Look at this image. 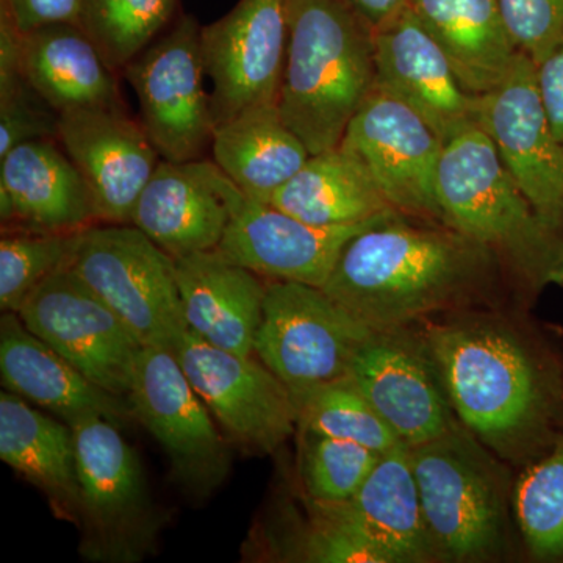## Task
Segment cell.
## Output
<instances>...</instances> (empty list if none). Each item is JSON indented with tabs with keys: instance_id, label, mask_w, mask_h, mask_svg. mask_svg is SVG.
Segmentation results:
<instances>
[{
	"instance_id": "obj_1",
	"label": "cell",
	"mask_w": 563,
	"mask_h": 563,
	"mask_svg": "<svg viewBox=\"0 0 563 563\" xmlns=\"http://www.w3.org/2000/svg\"><path fill=\"white\" fill-rule=\"evenodd\" d=\"M455 417L510 466L536 461L563 431V362L504 307L417 324Z\"/></svg>"
},
{
	"instance_id": "obj_2",
	"label": "cell",
	"mask_w": 563,
	"mask_h": 563,
	"mask_svg": "<svg viewBox=\"0 0 563 563\" xmlns=\"http://www.w3.org/2000/svg\"><path fill=\"white\" fill-rule=\"evenodd\" d=\"M515 284L490 251L448 228L398 217L358 233L322 290L372 331L504 307Z\"/></svg>"
},
{
	"instance_id": "obj_3",
	"label": "cell",
	"mask_w": 563,
	"mask_h": 563,
	"mask_svg": "<svg viewBox=\"0 0 563 563\" xmlns=\"http://www.w3.org/2000/svg\"><path fill=\"white\" fill-rule=\"evenodd\" d=\"M437 191L443 224L490 251L518 291L563 287V232L537 213L483 129L448 141Z\"/></svg>"
},
{
	"instance_id": "obj_4",
	"label": "cell",
	"mask_w": 563,
	"mask_h": 563,
	"mask_svg": "<svg viewBox=\"0 0 563 563\" xmlns=\"http://www.w3.org/2000/svg\"><path fill=\"white\" fill-rule=\"evenodd\" d=\"M374 88L373 32L342 0H288L277 109L310 155L340 146Z\"/></svg>"
},
{
	"instance_id": "obj_5",
	"label": "cell",
	"mask_w": 563,
	"mask_h": 563,
	"mask_svg": "<svg viewBox=\"0 0 563 563\" xmlns=\"http://www.w3.org/2000/svg\"><path fill=\"white\" fill-rule=\"evenodd\" d=\"M406 450L435 562L503 558L514 518L509 463L462 422Z\"/></svg>"
},
{
	"instance_id": "obj_6",
	"label": "cell",
	"mask_w": 563,
	"mask_h": 563,
	"mask_svg": "<svg viewBox=\"0 0 563 563\" xmlns=\"http://www.w3.org/2000/svg\"><path fill=\"white\" fill-rule=\"evenodd\" d=\"M80 487V554L92 562L133 563L154 553L163 518L135 450L103 417L70 424Z\"/></svg>"
},
{
	"instance_id": "obj_7",
	"label": "cell",
	"mask_w": 563,
	"mask_h": 563,
	"mask_svg": "<svg viewBox=\"0 0 563 563\" xmlns=\"http://www.w3.org/2000/svg\"><path fill=\"white\" fill-rule=\"evenodd\" d=\"M309 506L313 562H435L406 448L383 455L347 501Z\"/></svg>"
},
{
	"instance_id": "obj_8",
	"label": "cell",
	"mask_w": 563,
	"mask_h": 563,
	"mask_svg": "<svg viewBox=\"0 0 563 563\" xmlns=\"http://www.w3.org/2000/svg\"><path fill=\"white\" fill-rule=\"evenodd\" d=\"M69 268L143 346L173 351L188 331L176 263L135 225L95 224L85 229Z\"/></svg>"
},
{
	"instance_id": "obj_9",
	"label": "cell",
	"mask_w": 563,
	"mask_h": 563,
	"mask_svg": "<svg viewBox=\"0 0 563 563\" xmlns=\"http://www.w3.org/2000/svg\"><path fill=\"white\" fill-rule=\"evenodd\" d=\"M372 333L322 288L269 280L254 354L296 393L346 377Z\"/></svg>"
},
{
	"instance_id": "obj_10",
	"label": "cell",
	"mask_w": 563,
	"mask_h": 563,
	"mask_svg": "<svg viewBox=\"0 0 563 563\" xmlns=\"http://www.w3.org/2000/svg\"><path fill=\"white\" fill-rule=\"evenodd\" d=\"M128 399L135 420L168 455L180 487L195 499L213 495L231 473V448L176 355L166 347H141Z\"/></svg>"
},
{
	"instance_id": "obj_11",
	"label": "cell",
	"mask_w": 563,
	"mask_h": 563,
	"mask_svg": "<svg viewBox=\"0 0 563 563\" xmlns=\"http://www.w3.org/2000/svg\"><path fill=\"white\" fill-rule=\"evenodd\" d=\"M201 33L195 18H180L124 69L139 98L141 125L163 161H201L211 144L214 122L203 87Z\"/></svg>"
},
{
	"instance_id": "obj_12",
	"label": "cell",
	"mask_w": 563,
	"mask_h": 563,
	"mask_svg": "<svg viewBox=\"0 0 563 563\" xmlns=\"http://www.w3.org/2000/svg\"><path fill=\"white\" fill-rule=\"evenodd\" d=\"M207 169L229 209L228 229L217 251L228 261L269 280L322 288L354 236L398 217L320 228L244 195L217 163L207 162Z\"/></svg>"
},
{
	"instance_id": "obj_13",
	"label": "cell",
	"mask_w": 563,
	"mask_h": 563,
	"mask_svg": "<svg viewBox=\"0 0 563 563\" xmlns=\"http://www.w3.org/2000/svg\"><path fill=\"white\" fill-rule=\"evenodd\" d=\"M172 352L229 442L268 455L298 432L290 388L261 358L221 350L190 329Z\"/></svg>"
},
{
	"instance_id": "obj_14",
	"label": "cell",
	"mask_w": 563,
	"mask_h": 563,
	"mask_svg": "<svg viewBox=\"0 0 563 563\" xmlns=\"http://www.w3.org/2000/svg\"><path fill=\"white\" fill-rule=\"evenodd\" d=\"M340 144L363 163L399 214L443 224L437 185L446 143L417 111L374 88Z\"/></svg>"
},
{
	"instance_id": "obj_15",
	"label": "cell",
	"mask_w": 563,
	"mask_h": 563,
	"mask_svg": "<svg viewBox=\"0 0 563 563\" xmlns=\"http://www.w3.org/2000/svg\"><path fill=\"white\" fill-rule=\"evenodd\" d=\"M16 313L92 383L128 398L143 344L69 266L41 282Z\"/></svg>"
},
{
	"instance_id": "obj_16",
	"label": "cell",
	"mask_w": 563,
	"mask_h": 563,
	"mask_svg": "<svg viewBox=\"0 0 563 563\" xmlns=\"http://www.w3.org/2000/svg\"><path fill=\"white\" fill-rule=\"evenodd\" d=\"M214 128L255 107L277 106L288 47V0H240L202 27Z\"/></svg>"
},
{
	"instance_id": "obj_17",
	"label": "cell",
	"mask_w": 563,
	"mask_h": 563,
	"mask_svg": "<svg viewBox=\"0 0 563 563\" xmlns=\"http://www.w3.org/2000/svg\"><path fill=\"white\" fill-rule=\"evenodd\" d=\"M479 128L537 213L563 232V144L544 111L537 65L523 52L506 77L481 96Z\"/></svg>"
},
{
	"instance_id": "obj_18",
	"label": "cell",
	"mask_w": 563,
	"mask_h": 563,
	"mask_svg": "<svg viewBox=\"0 0 563 563\" xmlns=\"http://www.w3.org/2000/svg\"><path fill=\"white\" fill-rule=\"evenodd\" d=\"M347 377L402 446L431 442L461 422L417 325L373 331Z\"/></svg>"
},
{
	"instance_id": "obj_19",
	"label": "cell",
	"mask_w": 563,
	"mask_h": 563,
	"mask_svg": "<svg viewBox=\"0 0 563 563\" xmlns=\"http://www.w3.org/2000/svg\"><path fill=\"white\" fill-rule=\"evenodd\" d=\"M376 88L409 106L448 143L479 128L481 96L466 90L440 44L410 11L373 33Z\"/></svg>"
},
{
	"instance_id": "obj_20",
	"label": "cell",
	"mask_w": 563,
	"mask_h": 563,
	"mask_svg": "<svg viewBox=\"0 0 563 563\" xmlns=\"http://www.w3.org/2000/svg\"><path fill=\"white\" fill-rule=\"evenodd\" d=\"M57 141L87 181L99 221L131 224L162 161L141 122L124 109L69 110L58 114Z\"/></svg>"
},
{
	"instance_id": "obj_21",
	"label": "cell",
	"mask_w": 563,
	"mask_h": 563,
	"mask_svg": "<svg viewBox=\"0 0 563 563\" xmlns=\"http://www.w3.org/2000/svg\"><path fill=\"white\" fill-rule=\"evenodd\" d=\"M54 141H27L0 158V218L9 231L80 232L99 222L87 181Z\"/></svg>"
},
{
	"instance_id": "obj_22",
	"label": "cell",
	"mask_w": 563,
	"mask_h": 563,
	"mask_svg": "<svg viewBox=\"0 0 563 563\" xmlns=\"http://www.w3.org/2000/svg\"><path fill=\"white\" fill-rule=\"evenodd\" d=\"M0 376L7 391L69 426L88 417H103L118 426L135 420L128 398L92 383L13 312L3 313L0 321Z\"/></svg>"
},
{
	"instance_id": "obj_23",
	"label": "cell",
	"mask_w": 563,
	"mask_h": 563,
	"mask_svg": "<svg viewBox=\"0 0 563 563\" xmlns=\"http://www.w3.org/2000/svg\"><path fill=\"white\" fill-rule=\"evenodd\" d=\"M132 225L173 258L217 251L229 224L224 198L207 161H161L141 191Z\"/></svg>"
},
{
	"instance_id": "obj_24",
	"label": "cell",
	"mask_w": 563,
	"mask_h": 563,
	"mask_svg": "<svg viewBox=\"0 0 563 563\" xmlns=\"http://www.w3.org/2000/svg\"><path fill=\"white\" fill-rule=\"evenodd\" d=\"M174 263L188 329L221 350L255 355L268 282L218 251Z\"/></svg>"
},
{
	"instance_id": "obj_25",
	"label": "cell",
	"mask_w": 563,
	"mask_h": 563,
	"mask_svg": "<svg viewBox=\"0 0 563 563\" xmlns=\"http://www.w3.org/2000/svg\"><path fill=\"white\" fill-rule=\"evenodd\" d=\"M25 81L58 114L124 109L114 69L80 24L58 22L21 35Z\"/></svg>"
},
{
	"instance_id": "obj_26",
	"label": "cell",
	"mask_w": 563,
	"mask_h": 563,
	"mask_svg": "<svg viewBox=\"0 0 563 563\" xmlns=\"http://www.w3.org/2000/svg\"><path fill=\"white\" fill-rule=\"evenodd\" d=\"M0 459L43 493L58 520L79 525V474L69 424L14 393L2 391Z\"/></svg>"
},
{
	"instance_id": "obj_27",
	"label": "cell",
	"mask_w": 563,
	"mask_h": 563,
	"mask_svg": "<svg viewBox=\"0 0 563 563\" xmlns=\"http://www.w3.org/2000/svg\"><path fill=\"white\" fill-rule=\"evenodd\" d=\"M407 9L440 44L463 87L492 91L518 55L498 0H407Z\"/></svg>"
},
{
	"instance_id": "obj_28",
	"label": "cell",
	"mask_w": 563,
	"mask_h": 563,
	"mask_svg": "<svg viewBox=\"0 0 563 563\" xmlns=\"http://www.w3.org/2000/svg\"><path fill=\"white\" fill-rule=\"evenodd\" d=\"M211 151L218 168L236 188L266 203L310 157L277 106L255 107L218 124Z\"/></svg>"
},
{
	"instance_id": "obj_29",
	"label": "cell",
	"mask_w": 563,
	"mask_h": 563,
	"mask_svg": "<svg viewBox=\"0 0 563 563\" xmlns=\"http://www.w3.org/2000/svg\"><path fill=\"white\" fill-rule=\"evenodd\" d=\"M269 203L320 228L361 224L399 214L363 163L342 144L310 155Z\"/></svg>"
},
{
	"instance_id": "obj_30",
	"label": "cell",
	"mask_w": 563,
	"mask_h": 563,
	"mask_svg": "<svg viewBox=\"0 0 563 563\" xmlns=\"http://www.w3.org/2000/svg\"><path fill=\"white\" fill-rule=\"evenodd\" d=\"M291 395L298 432L347 440L380 455L406 448L347 376Z\"/></svg>"
},
{
	"instance_id": "obj_31",
	"label": "cell",
	"mask_w": 563,
	"mask_h": 563,
	"mask_svg": "<svg viewBox=\"0 0 563 563\" xmlns=\"http://www.w3.org/2000/svg\"><path fill=\"white\" fill-rule=\"evenodd\" d=\"M514 520L537 561H563V431L521 468L512 487Z\"/></svg>"
},
{
	"instance_id": "obj_32",
	"label": "cell",
	"mask_w": 563,
	"mask_h": 563,
	"mask_svg": "<svg viewBox=\"0 0 563 563\" xmlns=\"http://www.w3.org/2000/svg\"><path fill=\"white\" fill-rule=\"evenodd\" d=\"M177 0H84L80 25L114 70L139 57L172 21Z\"/></svg>"
},
{
	"instance_id": "obj_33",
	"label": "cell",
	"mask_w": 563,
	"mask_h": 563,
	"mask_svg": "<svg viewBox=\"0 0 563 563\" xmlns=\"http://www.w3.org/2000/svg\"><path fill=\"white\" fill-rule=\"evenodd\" d=\"M80 232L7 231L0 240V307L16 313L33 290L69 266Z\"/></svg>"
},
{
	"instance_id": "obj_34",
	"label": "cell",
	"mask_w": 563,
	"mask_h": 563,
	"mask_svg": "<svg viewBox=\"0 0 563 563\" xmlns=\"http://www.w3.org/2000/svg\"><path fill=\"white\" fill-rule=\"evenodd\" d=\"M302 440L301 476L307 499L339 504L355 495L383 455L362 444L312 432H299Z\"/></svg>"
},
{
	"instance_id": "obj_35",
	"label": "cell",
	"mask_w": 563,
	"mask_h": 563,
	"mask_svg": "<svg viewBox=\"0 0 563 563\" xmlns=\"http://www.w3.org/2000/svg\"><path fill=\"white\" fill-rule=\"evenodd\" d=\"M515 46L540 65L563 41V0H498Z\"/></svg>"
},
{
	"instance_id": "obj_36",
	"label": "cell",
	"mask_w": 563,
	"mask_h": 563,
	"mask_svg": "<svg viewBox=\"0 0 563 563\" xmlns=\"http://www.w3.org/2000/svg\"><path fill=\"white\" fill-rule=\"evenodd\" d=\"M57 111L27 81L0 95V158L27 141L57 140Z\"/></svg>"
},
{
	"instance_id": "obj_37",
	"label": "cell",
	"mask_w": 563,
	"mask_h": 563,
	"mask_svg": "<svg viewBox=\"0 0 563 563\" xmlns=\"http://www.w3.org/2000/svg\"><path fill=\"white\" fill-rule=\"evenodd\" d=\"M81 7L84 0H2L0 10L25 33L58 22L80 24Z\"/></svg>"
},
{
	"instance_id": "obj_38",
	"label": "cell",
	"mask_w": 563,
	"mask_h": 563,
	"mask_svg": "<svg viewBox=\"0 0 563 563\" xmlns=\"http://www.w3.org/2000/svg\"><path fill=\"white\" fill-rule=\"evenodd\" d=\"M537 84L551 128L563 144V41L537 65Z\"/></svg>"
},
{
	"instance_id": "obj_39",
	"label": "cell",
	"mask_w": 563,
	"mask_h": 563,
	"mask_svg": "<svg viewBox=\"0 0 563 563\" xmlns=\"http://www.w3.org/2000/svg\"><path fill=\"white\" fill-rule=\"evenodd\" d=\"M21 35L9 14L0 10V95L25 80L21 68Z\"/></svg>"
},
{
	"instance_id": "obj_40",
	"label": "cell",
	"mask_w": 563,
	"mask_h": 563,
	"mask_svg": "<svg viewBox=\"0 0 563 563\" xmlns=\"http://www.w3.org/2000/svg\"><path fill=\"white\" fill-rule=\"evenodd\" d=\"M373 33L407 9V0H342Z\"/></svg>"
}]
</instances>
